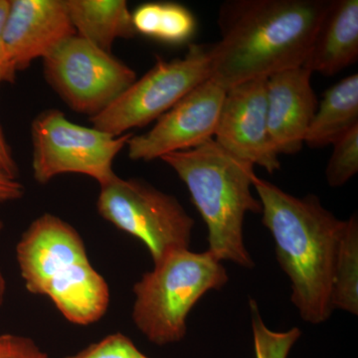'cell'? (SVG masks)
Wrapping results in <instances>:
<instances>
[{
    "label": "cell",
    "instance_id": "cell-1",
    "mask_svg": "<svg viewBox=\"0 0 358 358\" xmlns=\"http://www.w3.org/2000/svg\"><path fill=\"white\" fill-rule=\"evenodd\" d=\"M334 0H228L221 39L210 44V79L228 90L301 67Z\"/></svg>",
    "mask_w": 358,
    "mask_h": 358
},
{
    "label": "cell",
    "instance_id": "cell-2",
    "mask_svg": "<svg viewBox=\"0 0 358 358\" xmlns=\"http://www.w3.org/2000/svg\"><path fill=\"white\" fill-rule=\"evenodd\" d=\"M262 222L275 242V256L291 282V301L308 324L331 317L334 268L345 220L322 206L319 197L303 199L256 176Z\"/></svg>",
    "mask_w": 358,
    "mask_h": 358
},
{
    "label": "cell",
    "instance_id": "cell-3",
    "mask_svg": "<svg viewBox=\"0 0 358 358\" xmlns=\"http://www.w3.org/2000/svg\"><path fill=\"white\" fill-rule=\"evenodd\" d=\"M16 257L28 292L48 296L72 324L89 326L107 313V282L90 262L79 233L58 216L35 219L18 242Z\"/></svg>",
    "mask_w": 358,
    "mask_h": 358
},
{
    "label": "cell",
    "instance_id": "cell-4",
    "mask_svg": "<svg viewBox=\"0 0 358 358\" xmlns=\"http://www.w3.org/2000/svg\"><path fill=\"white\" fill-rule=\"evenodd\" d=\"M185 182L208 229L209 252L219 261L253 268L244 242L246 214L262 213L251 192L253 164L235 157L214 140L162 159Z\"/></svg>",
    "mask_w": 358,
    "mask_h": 358
},
{
    "label": "cell",
    "instance_id": "cell-5",
    "mask_svg": "<svg viewBox=\"0 0 358 358\" xmlns=\"http://www.w3.org/2000/svg\"><path fill=\"white\" fill-rule=\"evenodd\" d=\"M228 281L227 271L211 252L186 249L169 254L134 284V326L155 345L178 343L197 301Z\"/></svg>",
    "mask_w": 358,
    "mask_h": 358
},
{
    "label": "cell",
    "instance_id": "cell-6",
    "mask_svg": "<svg viewBox=\"0 0 358 358\" xmlns=\"http://www.w3.org/2000/svg\"><path fill=\"white\" fill-rule=\"evenodd\" d=\"M99 214L147 246L154 264L189 249L194 220L173 195L141 179L115 176L100 186Z\"/></svg>",
    "mask_w": 358,
    "mask_h": 358
},
{
    "label": "cell",
    "instance_id": "cell-7",
    "mask_svg": "<svg viewBox=\"0 0 358 358\" xmlns=\"http://www.w3.org/2000/svg\"><path fill=\"white\" fill-rule=\"evenodd\" d=\"M133 136H113L75 124L61 110H45L31 126L33 178L46 185L61 174L78 173L106 185L117 176L114 160Z\"/></svg>",
    "mask_w": 358,
    "mask_h": 358
},
{
    "label": "cell",
    "instance_id": "cell-8",
    "mask_svg": "<svg viewBox=\"0 0 358 358\" xmlns=\"http://www.w3.org/2000/svg\"><path fill=\"white\" fill-rule=\"evenodd\" d=\"M210 78V44H192L183 57L159 58L147 74L107 109L90 117L93 128L119 136L143 128Z\"/></svg>",
    "mask_w": 358,
    "mask_h": 358
},
{
    "label": "cell",
    "instance_id": "cell-9",
    "mask_svg": "<svg viewBox=\"0 0 358 358\" xmlns=\"http://www.w3.org/2000/svg\"><path fill=\"white\" fill-rule=\"evenodd\" d=\"M43 73L71 110L90 117L107 109L136 80L128 65L77 34L43 59Z\"/></svg>",
    "mask_w": 358,
    "mask_h": 358
},
{
    "label": "cell",
    "instance_id": "cell-10",
    "mask_svg": "<svg viewBox=\"0 0 358 358\" xmlns=\"http://www.w3.org/2000/svg\"><path fill=\"white\" fill-rule=\"evenodd\" d=\"M226 92L210 78L199 85L162 115L148 133L129 138V159L152 162L213 140Z\"/></svg>",
    "mask_w": 358,
    "mask_h": 358
},
{
    "label": "cell",
    "instance_id": "cell-11",
    "mask_svg": "<svg viewBox=\"0 0 358 358\" xmlns=\"http://www.w3.org/2000/svg\"><path fill=\"white\" fill-rule=\"evenodd\" d=\"M213 140L237 159L263 167L268 173L281 169L268 133L267 78L227 90Z\"/></svg>",
    "mask_w": 358,
    "mask_h": 358
},
{
    "label": "cell",
    "instance_id": "cell-12",
    "mask_svg": "<svg viewBox=\"0 0 358 358\" xmlns=\"http://www.w3.org/2000/svg\"><path fill=\"white\" fill-rule=\"evenodd\" d=\"M74 35L65 0H10L3 40L17 72L46 58Z\"/></svg>",
    "mask_w": 358,
    "mask_h": 358
},
{
    "label": "cell",
    "instance_id": "cell-13",
    "mask_svg": "<svg viewBox=\"0 0 358 358\" xmlns=\"http://www.w3.org/2000/svg\"><path fill=\"white\" fill-rule=\"evenodd\" d=\"M312 74L301 66L267 78L268 133L279 155L296 154L305 145L319 105L310 84Z\"/></svg>",
    "mask_w": 358,
    "mask_h": 358
},
{
    "label": "cell",
    "instance_id": "cell-14",
    "mask_svg": "<svg viewBox=\"0 0 358 358\" xmlns=\"http://www.w3.org/2000/svg\"><path fill=\"white\" fill-rule=\"evenodd\" d=\"M358 58V1L334 0L303 67L312 73L334 76Z\"/></svg>",
    "mask_w": 358,
    "mask_h": 358
},
{
    "label": "cell",
    "instance_id": "cell-15",
    "mask_svg": "<svg viewBox=\"0 0 358 358\" xmlns=\"http://www.w3.org/2000/svg\"><path fill=\"white\" fill-rule=\"evenodd\" d=\"M65 4L76 34L108 53L115 40L138 34L126 0H65Z\"/></svg>",
    "mask_w": 358,
    "mask_h": 358
},
{
    "label": "cell",
    "instance_id": "cell-16",
    "mask_svg": "<svg viewBox=\"0 0 358 358\" xmlns=\"http://www.w3.org/2000/svg\"><path fill=\"white\" fill-rule=\"evenodd\" d=\"M358 126V75L341 80L327 90L306 134L310 148L333 145L350 129Z\"/></svg>",
    "mask_w": 358,
    "mask_h": 358
},
{
    "label": "cell",
    "instance_id": "cell-17",
    "mask_svg": "<svg viewBox=\"0 0 358 358\" xmlns=\"http://www.w3.org/2000/svg\"><path fill=\"white\" fill-rule=\"evenodd\" d=\"M131 17L136 33L169 44L189 41L196 30L192 11L173 2L141 4Z\"/></svg>",
    "mask_w": 358,
    "mask_h": 358
},
{
    "label": "cell",
    "instance_id": "cell-18",
    "mask_svg": "<svg viewBox=\"0 0 358 358\" xmlns=\"http://www.w3.org/2000/svg\"><path fill=\"white\" fill-rule=\"evenodd\" d=\"M333 308L358 315V220L357 214L345 220L334 263Z\"/></svg>",
    "mask_w": 358,
    "mask_h": 358
},
{
    "label": "cell",
    "instance_id": "cell-19",
    "mask_svg": "<svg viewBox=\"0 0 358 358\" xmlns=\"http://www.w3.org/2000/svg\"><path fill=\"white\" fill-rule=\"evenodd\" d=\"M333 145L326 178L329 185L336 188L345 185L358 173V126L341 136Z\"/></svg>",
    "mask_w": 358,
    "mask_h": 358
},
{
    "label": "cell",
    "instance_id": "cell-20",
    "mask_svg": "<svg viewBox=\"0 0 358 358\" xmlns=\"http://www.w3.org/2000/svg\"><path fill=\"white\" fill-rule=\"evenodd\" d=\"M64 358H150L134 345L124 334L117 333L106 336L99 343Z\"/></svg>",
    "mask_w": 358,
    "mask_h": 358
},
{
    "label": "cell",
    "instance_id": "cell-21",
    "mask_svg": "<svg viewBox=\"0 0 358 358\" xmlns=\"http://www.w3.org/2000/svg\"><path fill=\"white\" fill-rule=\"evenodd\" d=\"M0 358H48L32 339L14 334L0 336Z\"/></svg>",
    "mask_w": 358,
    "mask_h": 358
},
{
    "label": "cell",
    "instance_id": "cell-22",
    "mask_svg": "<svg viewBox=\"0 0 358 358\" xmlns=\"http://www.w3.org/2000/svg\"><path fill=\"white\" fill-rule=\"evenodd\" d=\"M10 0H0V84L15 82L16 71L13 61L9 57L3 40V27L8 13Z\"/></svg>",
    "mask_w": 358,
    "mask_h": 358
},
{
    "label": "cell",
    "instance_id": "cell-23",
    "mask_svg": "<svg viewBox=\"0 0 358 358\" xmlns=\"http://www.w3.org/2000/svg\"><path fill=\"white\" fill-rule=\"evenodd\" d=\"M24 195V186L17 179L0 171V203L15 201Z\"/></svg>",
    "mask_w": 358,
    "mask_h": 358
},
{
    "label": "cell",
    "instance_id": "cell-24",
    "mask_svg": "<svg viewBox=\"0 0 358 358\" xmlns=\"http://www.w3.org/2000/svg\"><path fill=\"white\" fill-rule=\"evenodd\" d=\"M0 171L15 179H17L20 174V169L14 159L13 150L7 143L1 127H0Z\"/></svg>",
    "mask_w": 358,
    "mask_h": 358
},
{
    "label": "cell",
    "instance_id": "cell-25",
    "mask_svg": "<svg viewBox=\"0 0 358 358\" xmlns=\"http://www.w3.org/2000/svg\"><path fill=\"white\" fill-rule=\"evenodd\" d=\"M3 230V222L0 220V232ZM6 281L4 278L3 273H2L1 267H0V308L2 307L4 299H6Z\"/></svg>",
    "mask_w": 358,
    "mask_h": 358
}]
</instances>
